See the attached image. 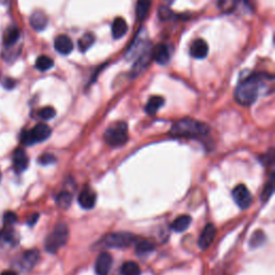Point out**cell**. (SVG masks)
<instances>
[{
	"label": "cell",
	"instance_id": "cell-1",
	"mask_svg": "<svg viewBox=\"0 0 275 275\" xmlns=\"http://www.w3.org/2000/svg\"><path fill=\"white\" fill-rule=\"evenodd\" d=\"M274 79L267 73H253L242 80L236 90V100L241 106H252L260 95L273 89Z\"/></svg>",
	"mask_w": 275,
	"mask_h": 275
},
{
	"label": "cell",
	"instance_id": "cell-2",
	"mask_svg": "<svg viewBox=\"0 0 275 275\" xmlns=\"http://www.w3.org/2000/svg\"><path fill=\"white\" fill-rule=\"evenodd\" d=\"M210 131L206 124L194 118H183L172 125L170 134L178 138H201L205 137Z\"/></svg>",
	"mask_w": 275,
	"mask_h": 275
},
{
	"label": "cell",
	"instance_id": "cell-3",
	"mask_svg": "<svg viewBox=\"0 0 275 275\" xmlns=\"http://www.w3.org/2000/svg\"><path fill=\"white\" fill-rule=\"evenodd\" d=\"M105 141L111 146L124 145L128 141V126L125 121H118L110 126L103 136Z\"/></svg>",
	"mask_w": 275,
	"mask_h": 275
},
{
	"label": "cell",
	"instance_id": "cell-4",
	"mask_svg": "<svg viewBox=\"0 0 275 275\" xmlns=\"http://www.w3.org/2000/svg\"><path fill=\"white\" fill-rule=\"evenodd\" d=\"M69 229L65 224H58L46 237L45 249L48 253H56L68 241Z\"/></svg>",
	"mask_w": 275,
	"mask_h": 275
},
{
	"label": "cell",
	"instance_id": "cell-5",
	"mask_svg": "<svg viewBox=\"0 0 275 275\" xmlns=\"http://www.w3.org/2000/svg\"><path fill=\"white\" fill-rule=\"evenodd\" d=\"M52 130L51 128L45 124H38L36 125L33 129L28 131H24L22 133V143L25 145H33L36 143L43 142L45 140L51 137Z\"/></svg>",
	"mask_w": 275,
	"mask_h": 275
},
{
	"label": "cell",
	"instance_id": "cell-6",
	"mask_svg": "<svg viewBox=\"0 0 275 275\" xmlns=\"http://www.w3.org/2000/svg\"><path fill=\"white\" fill-rule=\"evenodd\" d=\"M136 239L137 237L129 232H115V234H110L106 236L105 243L109 247L126 248L137 242Z\"/></svg>",
	"mask_w": 275,
	"mask_h": 275
},
{
	"label": "cell",
	"instance_id": "cell-7",
	"mask_svg": "<svg viewBox=\"0 0 275 275\" xmlns=\"http://www.w3.org/2000/svg\"><path fill=\"white\" fill-rule=\"evenodd\" d=\"M232 197H234L237 206L242 210H246L252 204V195H250L248 188L243 184L235 187L234 191H232Z\"/></svg>",
	"mask_w": 275,
	"mask_h": 275
},
{
	"label": "cell",
	"instance_id": "cell-8",
	"mask_svg": "<svg viewBox=\"0 0 275 275\" xmlns=\"http://www.w3.org/2000/svg\"><path fill=\"white\" fill-rule=\"evenodd\" d=\"M112 264H113L112 256L107 252L101 253L99 256H98L95 264V270L97 275H109Z\"/></svg>",
	"mask_w": 275,
	"mask_h": 275
},
{
	"label": "cell",
	"instance_id": "cell-9",
	"mask_svg": "<svg viewBox=\"0 0 275 275\" xmlns=\"http://www.w3.org/2000/svg\"><path fill=\"white\" fill-rule=\"evenodd\" d=\"M215 236H216L215 226L213 224H207L199 237V242H198L199 247L202 250L209 248L212 245L214 239H215Z\"/></svg>",
	"mask_w": 275,
	"mask_h": 275
},
{
	"label": "cell",
	"instance_id": "cell-10",
	"mask_svg": "<svg viewBox=\"0 0 275 275\" xmlns=\"http://www.w3.org/2000/svg\"><path fill=\"white\" fill-rule=\"evenodd\" d=\"M54 46L59 54L69 55L73 51V42L67 35H59L54 41Z\"/></svg>",
	"mask_w": 275,
	"mask_h": 275
},
{
	"label": "cell",
	"instance_id": "cell-11",
	"mask_svg": "<svg viewBox=\"0 0 275 275\" xmlns=\"http://www.w3.org/2000/svg\"><path fill=\"white\" fill-rule=\"evenodd\" d=\"M152 57L154 58V60L157 64L167 65L170 60L169 47L163 43L157 44L155 47H153Z\"/></svg>",
	"mask_w": 275,
	"mask_h": 275
},
{
	"label": "cell",
	"instance_id": "cell-12",
	"mask_svg": "<svg viewBox=\"0 0 275 275\" xmlns=\"http://www.w3.org/2000/svg\"><path fill=\"white\" fill-rule=\"evenodd\" d=\"M29 21H30V25H32V27L36 30V32H42V30H44L48 23L46 14L43 11H40V10L35 11L32 14V16H30Z\"/></svg>",
	"mask_w": 275,
	"mask_h": 275
},
{
	"label": "cell",
	"instance_id": "cell-13",
	"mask_svg": "<svg viewBox=\"0 0 275 275\" xmlns=\"http://www.w3.org/2000/svg\"><path fill=\"white\" fill-rule=\"evenodd\" d=\"M29 159L26 152L22 149H17L13 154V167L17 173L25 171L28 167Z\"/></svg>",
	"mask_w": 275,
	"mask_h": 275
},
{
	"label": "cell",
	"instance_id": "cell-14",
	"mask_svg": "<svg viewBox=\"0 0 275 275\" xmlns=\"http://www.w3.org/2000/svg\"><path fill=\"white\" fill-rule=\"evenodd\" d=\"M79 204L83 209H93L96 204V194L90 188H84L80 195H79Z\"/></svg>",
	"mask_w": 275,
	"mask_h": 275
},
{
	"label": "cell",
	"instance_id": "cell-15",
	"mask_svg": "<svg viewBox=\"0 0 275 275\" xmlns=\"http://www.w3.org/2000/svg\"><path fill=\"white\" fill-rule=\"evenodd\" d=\"M209 53V45L202 39L195 40L191 45V55L194 58L203 59Z\"/></svg>",
	"mask_w": 275,
	"mask_h": 275
},
{
	"label": "cell",
	"instance_id": "cell-16",
	"mask_svg": "<svg viewBox=\"0 0 275 275\" xmlns=\"http://www.w3.org/2000/svg\"><path fill=\"white\" fill-rule=\"evenodd\" d=\"M40 257V254L38 250L33 249L28 250V252L24 253V255L21 257V266L25 270H30V269L34 268L36 266L37 262H38Z\"/></svg>",
	"mask_w": 275,
	"mask_h": 275
},
{
	"label": "cell",
	"instance_id": "cell-17",
	"mask_svg": "<svg viewBox=\"0 0 275 275\" xmlns=\"http://www.w3.org/2000/svg\"><path fill=\"white\" fill-rule=\"evenodd\" d=\"M20 29L16 26L8 27L3 35V44L5 45V47L14 46L17 43L18 39H20Z\"/></svg>",
	"mask_w": 275,
	"mask_h": 275
},
{
	"label": "cell",
	"instance_id": "cell-18",
	"mask_svg": "<svg viewBox=\"0 0 275 275\" xmlns=\"http://www.w3.org/2000/svg\"><path fill=\"white\" fill-rule=\"evenodd\" d=\"M128 25L123 17H116L112 24V36L114 39H120L127 34Z\"/></svg>",
	"mask_w": 275,
	"mask_h": 275
},
{
	"label": "cell",
	"instance_id": "cell-19",
	"mask_svg": "<svg viewBox=\"0 0 275 275\" xmlns=\"http://www.w3.org/2000/svg\"><path fill=\"white\" fill-rule=\"evenodd\" d=\"M164 99L161 96H153L150 98V100L148 101L145 106V112L149 115H155L159 109L163 106Z\"/></svg>",
	"mask_w": 275,
	"mask_h": 275
},
{
	"label": "cell",
	"instance_id": "cell-20",
	"mask_svg": "<svg viewBox=\"0 0 275 275\" xmlns=\"http://www.w3.org/2000/svg\"><path fill=\"white\" fill-rule=\"evenodd\" d=\"M152 7V0H138L136 5V16L138 21H143L148 16Z\"/></svg>",
	"mask_w": 275,
	"mask_h": 275
},
{
	"label": "cell",
	"instance_id": "cell-21",
	"mask_svg": "<svg viewBox=\"0 0 275 275\" xmlns=\"http://www.w3.org/2000/svg\"><path fill=\"white\" fill-rule=\"evenodd\" d=\"M192 223V217L189 215H181L178 218H175L174 221L171 224V228H172L176 232H182L185 231L189 225Z\"/></svg>",
	"mask_w": 275,
	"mask_h": 275
},
{
	"label": "cell",
	"instance_id": "cell-22",
	"mask_svg": "<svg viewBox=\"0 0 275 275\" xmlns=\"http://www.w3.org/2000/svg\"><path fill=\"white\" fill-rule=\"evenodd\" d=\"M94 43H95V36L91 33L85 34L81 37L80 40H79V42H78L79 50H80L82 53L86 52L91 46H93Z\"/></svg>",
	"mask_w": 275,
	"mask_h": 275
},
{
	"label": "cell",
	"instance_id": "cell-23",
	"mask_svg": "<svg viewBox=\"0 0 275 275\" xmlns=\"http://www.w3.org/2000/svg\"><path fill=\"white\" fill-rule=\"evenodd\" d=\"M120 273L121 275H141V269L137 262L127 261L121 266Z\"/></svg>",
	"mask_w": 275,
	"mask_h": 275
},
{
	"label": "cell",
	"instance_id": "cell-24",
	"mask_svg": "<svg viewBox=\"0 0 275 275\" xmlns=\"http://www.w3.org/2000/svg\"><path fill=\"white\" fill-rule=\"evenodd\" d=\"M53 66H54L53 59L48 56H45V55H42V56L38 57L36 60V68L42 72L50 70Z\"/></svg>",
	"mask_w": 275,
	"mask_h": 275
},
{
	"label": "cell",
	"instance_id": "cell-25",
	"mask_svg": "<svg viewBox=\"0 0 275 275\" xmlns=\"http://www.w3.org/2000/svg\"><path fill=\"white\" fill-rule=\"evenodd\" d=\"M72 202V195L68 192H62L57 195L56 203L62 209H68Z\"/></svg>",
	"mask_w": 275,
	"mask_h": 275
},
{
	"label": "cell",
	"instance_id": "cell-26",
	"mask_svg": "<svg viewBox=\"0 0 275 275\" xmlns=\"http://www.w3.org/2000/svg\"><path fill=\"white\" fill-rule=\"evenodd\" d=\"M155 249L154 244L151 243L150 241H137V246H136V252L139 255H146V254H150L152 253L153 250Z\"/></svg>",
	"mask_w": 275,
	"mask_h": 275
},
{
	"label": "cell",
	"instance_id": "cell-27",
	"mask_svg": "<svg viewBox=\"0 0 275 275\" xmlns=\"http://www.w3.org/2000/svg\"><path fill=\"white\" fill-rule=\"evenodd\" d=\"M266 241V236L262 231H255L254 235L250 237V241H249V245L250 247L256 248V247H259L261 246L262 244L265 243Z\"/></svg>",
	"mask_w": 275,
	"mask_h": 275
},
{
	"label": "cell",
	"instance_id": "cell-28",
	"mask_svg": "<svg viewBox=\"0 0 275 275\" xmlns=\"http://www.w3.org/2000/svg\"><path fill=\"white\" fill-rule=\"evenodd\" d=\"M38 115H39V118L42 119L50 120L55 118V115H56V111H55V109L52 107H44L41 110H39Z\"/></svg>",
	"mask_w": 275,
	"mask_h": 275
},
{
	"label": "cell",
	"instance_id": "cell-29",
	"mask_svg": "<svg viewBox=\"0 0 275 275\" xmlns=\"http://www.w3.org/2000/svg\"><path fill=\"white\" fill-rule=\"evenodd\" d=\"M273 192H274V176L272 174L270 181H269V183L266 185V187L264 189V192H262V195H261L262 201H266V200L270 198L272 194H273Z\"/></svg>",
	"mask_w": 275,
	"mask_h": 275
},
{
	"label": "cell",
	"instance_id": "cell-30",
	"mask_svg": "<svg viewBox=\"0 0 275 275\" xmlns=\"http://www.w3.org/2000/svg\"><path fill=\"white\" fill-rule=\"evenodd\" d=\"M0 240L5 243H12L14 241V234L13 231L10 230L9 227L0 230Z\"/></svg>",
	"mask_w": 275,
	"mask_h": 275
},
{
	"label": "cell",
	"instance_id": "cell-31",
	"mask_svg": "<svg viewBox=\"0 0 275 275\" xmlns=\"http://www.w3.org/2000/svg\"><path fill=\"white\" fill-rule=\"evenodd\" d=\"M16 221H17V217L15 215V213H13V212H7V213L4 214L3 223H4L5 226H7V227H10V226L14 225Z\"/></svg>",
	"mask_w": 275,
	"mask_h": 275
},
{
	"label": "cell",
	"instance_id": "cell-32",
	"mask_svg": "<svg viewBox=\"0 0 275 275\" xmlns=\"http://www.w3.org/2000/svg\"><path fill=\"white\" fill-rule=\"evenodd\" d=\"M55 161H56V157L52 154H48V153L40 156V158H39V162L41 164H43V166H47V164L54 163Z\"/></svg>",
	"mask_w": 275,
	"mask_h": 275
},
{
	"label": "cell",
	"instance_id": "cell-33",
	"mask_svg": "<svg viewBox=\"0 0 275 275\" xmlns=\"http://www.w3.org/2000/svg\"><path fill=\"white\" fill-rule=\"evenodd\" d=\"M15 86V80H13V79H11V78H7V79H4L3 80V87L5 89H13Z\"/></svg>",
	"mask_w": 275,
	"mask_h": 275
},
{
	"label": "cell",
	"instance_id": "cell-34",
	"mask_svg": "<svg viewBox=\"0 0 275 275\" xmlns=\"http://www.w3.org/2000/svg\"><path fill=\"white\" fill-rule=\"evenodd\" d=\"M159 16L161 20H168L171 16H172V12H171L169 9L162 7L159 11Z\"/></svg>",
	"mask_w": 275,
	"mask_h": 275
},
{
	"label": "cell",
	"instance_id": "cell-35",
	"mask_svg": "<svg viewBox=\"0 0 275 275\" xmlns=\"http://www.w3.org/2000/svg\"><path fill=\"white\" fill-rule=\"evenodd\" d=\"M38 218H39V215H38V214H34V215H33V217H32V218H30V219H29V221H28V225H30V226L35 225V224H36V222H37V221H38Z\"/></svg>",
	"mask_w": 275,
	"mask_h": 275
},
{
	"label": "cell",
	"instance_id": "cell-36",
	"mask_svg": "<svg viewBox=\"0 0 275 275\" xmlns=\"http://www.w3.org/2000/svg\"><path fill=\"white\" fill-rule=\"evenodd\" d=\"M1 275H16V273L12 270H5L1 273Z\"/></svg>",
	"mask_w": 275,
	"mask_h": 275
},
{
	"label": "cell",
	"instance_id": "cell-37",
	"mask_svg": "<svg viewBox=\"0 0 275 275\" xmlns=\"http://www.w3.org/2000/svg\"><path fill=\"white\" fill-rule=\"evenodd\" d=\"M0 178H1V174H0Z\"/></svg>",
	"mask_w": 275,
	"mask_h": 275
}]
</instances>
